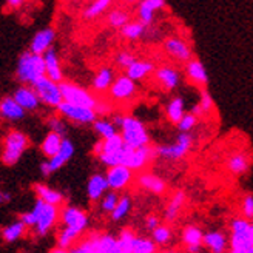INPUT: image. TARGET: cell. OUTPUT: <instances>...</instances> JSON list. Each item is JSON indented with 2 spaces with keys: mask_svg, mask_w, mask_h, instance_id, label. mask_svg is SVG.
Returning a JSON list of instances; mask_svg holds the SVG:
<instances>
[{
  "mask_svg": "<svg viewBox=\"0 0 253 253\" xmlns=\"http://www.w3.org/2000/svg\"><path fill=\"white\" fill-rule=\"evenodd\" d=\"M164 49H166V53L170 57L182 63H187L188 60L193 59L192 48L184 41L178 39V37H169V39H166V42H164Z\"/></svg>",
  "mask_w": 253,
  "mask_h": 253,
  "instance_id": "obj_16",
  "label": "cell"
},
{
  "mask_svg": "<svg viewBox=\"0 0 253 253\" xmlns=\"http://www.w3.org/2000/svg\"><path fill=\"white\" fill-rule=\"evenodd\" d=\"M93 153H94L97 158L104 153V137H102V139H99V141L93 145Z\"/></svg>",
  "mask_w": 253,
  "mask_h": 253,
  "instance_id": "obj_55",
  "label": "cell"
},
{
  "mask_svg": "<svg viewBox=\"0 0 253 253\" xmlns=\"http://www.w3.org/2000/svg\"><path fill=\"white\" fill-rule=\"evenodd\" d=\"M115 71L110 67H102L93 79V90L96 93H105L110 90V86L115 82Z\"/></svg>",
  "mask_w": 253,
  "mask_h": 253,
  "instance_id": "obj_29",
  "label": "cell"
},
{
  "mask_svg": "<svg viewBox=\"0 0 253 253\" xmlns=\"http://www.w3.org/2000/svg\"><path fill=\"white\" fill-rule=\"evenodd\" d=\"M158 244L153 241V238H139L136 236L131 244V253H155L158 249Z\"/></svg>",
  "mask_w": 253,
  "mask_h": 253,
  "instance_id": "obj_39",
  "label": "cell"
},
{
  "mask_svg": "<svg viewBox=\"0 0 253 253\" xmlns=\"http://www.w3.org/2000/svg\"><path fill=\"white\" fill-rule=\"evenodd\" d=\"M137 185L141 187L142 190L148 193H153V195H164L167 192V182L164 181L159 176L153 174V173H139L137 178H136Z\"/></svg>",
  "mask_w": 253,
  "mask_h": 253,
  "instance_id": "obj_18",
  "label": "cell"
},
{
  "mask_svg": "<svg viewBox=\"0 0 253 253\" xmlns=\"http://www.w3.org/2000/svg\"><path fill=\"white\" fill-rule=\"evenodd\" d=\"M252 243H253V219H252Z\"/></svg>",
  "mask_w": 253,
  "mask_h": 253,
  "instance_id": "obj_61",
  "label": "cell"
},
{
  "mask_svg": "<svg viewBox=\"0 0 253 253\" xmlns=\"http://www.w3.org/2000/svg\"><path fill=\"white\" fill-rule=\"evenodd\" d=\"M167 119L169 122L174 124V125H178L179 121L184 118L185 115V108H184V100L182 97H173L170 100V104L167 105Z\"/></svg>",
  "mask_w": 253,
  "mask_h": 253,
  "instance_id": "obj_35",
  "label": "cell"
},
{
  "mask_svg": "<svg viewBox=\"0 0 253 253\" xmlns=\"http://www.w3.org/2000/svg\"><path fill=\"white\" fill-rule=\"evenodd\" d=\"M145 30H147V25L142 23L141 20L128 22L124 28H121V34L126 41H137V39H141V37L144 36Z\"/></svg>",
  "mask_w": 253,
  "mask_h": 253,
  "instance_id": "obj_37",
  "label": "cell"
},
{
  "mask_svg": "<svg viewBox=\"0 0 253 253\" xmlns=\"http://www.w3.org/2000/svg\"><path fill=\"white\" fill-rule=\"evenodd\" d=\"M74 253H119L118 239L108 233H93L82 241L76 243Z\"/></svg>",
  "mask_w": 253,
  "mask_h": 253,
  "instance_id": "obj_4",
  "label": "cell"
},
{
  "mask_svg": "<svg viewBox=\"0 0 253 253\" xmlns=\"http://www.w3.org/2000/svg\"><path fill=\"white\" fill-rule=\"evenodd\" d=\"M193 147V136L190 134V131H181L174 144L169 145H158L156 148V155L162 159L167 161H181L184 159L188 151Z\"/></svg>",
  "mask_w": 253,
  "mask_h": 253,
  "instance_id": "obj_7",
  "label": "cell"
},
{
  "mask_svg": "<svg viewBox=\"0 0 253 253\" xmlns=\"http://www.w3.org/2000/svg\"><path fill=\"white\" fill-rule=\"evenodd\" d=\"M34 90L39 94L42 104L48 105V107H53V108H57L62 102H63V96H62V91H60V84L49 79L48 76H42V78L37 79L34 84Z\"/></svg>",
  "mask_w": 253,
  "mask_h": 253,
  "instance_id": "obj_9",
  "label": "cell"
},
{
  "mask_svg": "<svg viewBox=\"0 0 253 253\" xmlns=\"http://www.w3.org/2000/svg\"><path fill=\"white\" fill-rule=\"evenodd\" d=\"M122 147H125V141L121 133H116V134L104 139V153H111V151L121 150Z\"/></svg>",
  "mask_w": 253,
  "mask_h": 253,
  "instance_id": "obj_45",
  "label": "cell"
},
{
  "mask_svg": "<svg viewBox=\"0 0 253 253\" xmlns=\"http://www.w3.org/2000/svg\"><path fill=\"white\" fill-rule=\"evenodd\" d=\"M108 91H110V97L115 102H126V100H131L136 96L137 91L136 81H133L130 76L122 74L115 79Z\"/></svg>",
  "mask_w": 253,
  "mask_h": 253,
  "instance_id": "obj_13",
  "label": "cell"
},
{
  "mask_svg": "<svg viewBox=\"0 0 253 253\" xmlns=\"http://www.w3.org/2000/svg\"><path fill=\"white\" fill-rule=\"evenodd\" d=\"M27 0H6V5H8V8H12V9H17V8H20Z\"/></svg>",
  "mask_w": 253,
  "mask_h": 253,
  "instance_id": "obj_57",
  "label": "cell"
},
{
  "mask_svg": "<svg viewBox=\"0 0 253 253\" xmlns=\"http://www.w3.org/2000/svg\"><path fill=\"white\" fill-rule=\"evenodd\" d=\"M54 39H56V31L53 28H43L34 34L30 49L37 54H45L49 48H53Z\"/></svg>",
  "mask_w": 253,
  "mask_h": 253,
  "instance_id": "obj_21",
  "label": "cell"
},
{
  "mask_svg": "<svg viewBox=\"0 0 253 253\" xmlns=\"http://www.w3.org/2000/svg\"><path fill=\"white\" fill-rule=\"evenodd\" d=\"M67 136H62L60 133H56V131H51L49 130V133L45 136L43 139V142L41 145V151H42V155L46 156L48 159L49 158H53L54 155L59 153V150L63 144V139H65Z\"/></svg>",
  "mask_w": 253,
  "mask_h": 253,
  "instance_id": "obj_30",
  "label": "cell"
},
{
  "mask_svg": "<svg viewBox=\"0 0 253 253\" xmlns=\"http://www.w3.org/2000/svg\"><path fill=\"white\" fill-rule=\"evenodd\" d=\"M33 211L37 218V222L34 225V233L39 238L46 236L49 232L53 230V227L57 224V221L60 219L59 206L48 204V202H45L39 198H37V201H36Z\"/></svg>",
  "mask_w": 253,
  "mask_h": 253,
  "instance_id": "obj_5",
  "label": "cell"
},
{
  "mask_svg": "<svg viewBox=\"0 0 253 253\" xmlns=\"http://www.w3.org/2000/svg\"><path fill=\"white\" fill-rule=\"evenodd\" d=\"M185 199H187V195L182 192V190H178L170 199V202L166 207V213H164V218H166L167 222H174L179 216V211L182 210L184 204H185Z\"/></svg>",
  "mask_w": 253,
  "mask_h": 253,
  "instance_id": "obj_28",
  "label": "cell"
},
{
  "mask_svg": "<svg viewBox=\"0 0 253 253\" xmlns=\"http://www.w3.org/2000/svg\"><path fill=\"white\" fill-rule=\"evenodd\" d=\"M60 222L63 227H68V229L82 235L88 227V214L78 207L68 206L60 210Z\"/></svg>",
  "mask_w": 253,
  "mask_h": 253,
  "instance_id": "obj_15",
  "label": "cell"
},
{
  "mask_svg": "<svg viewBox=\"0 0 253 253\" xmlns=\"http://www.w3.org/2000/svg\"><path fill=\"white\" fill-rule=\"evenodd\" d=\"M155 71V65H153V62H150V60H134L131 65L125 70V74L126 76H130V78L133 81H142L145 79L147 76H150L151 73Z\"/></svg>",
  "mask_w": 253,
  "mask_h": 253,
  "instance_id": "obj_31",
  "label": "cell"
},
{
  "mask_svg": "<svg viewBox=\"0 0 253 253\" xmlns=\"http://www.w3.org/2000/svg\"><path fill=\"white\" fill-rule=\"evenodd\" d=\"M130 209H131L130 196H126V195H125V196H121V198H119V202H118V206H116V209L110 213L111 221H121V219H124V218L126 216V214H128Z\"/></svg>",
  "mask_w": 253,
  "mask_h": 253,
  "instance_id": "obj_41",
  "label": "cell"
},
{
  "mask_svg": "<svg viewBox=\"0 0 253 253\" xmlns=\"http://www.w3.org/2000/svg\"><path fill=\"white\" fill-rule=\"evenodd\" d=\"M28 147H30V139L27 134L19 130H9L3 137V147H2L3 166L6 167L16 166Z\"/></svg>",
  "mask_w": 253,
  "mask_h": 253,
  "instance_id": "obj_3",
  "label": "cell"
},
{
  "mask_svg": "<svg viewBox=\"0 0 253 253\" xmlns=\"http://www.w3.org/2000/svg\"><path fill=\"white\" fill-rule=\"evenodd\" d=\"M108 188H110V185H108V181H107V176L100 174V173L93 174L91 178L88 179V184H86L88 199H90L91 202L102 199V196L105 195V192Z\"/></svg>",
  "mask_w": 253,
  "mask_h": 253,
  "instance_id": "obj_23",
  "label": "cell"
},
{
  "mask_svg": "<svg viewBox=\"0 0 253 253\" xmlns=\"http://www.w3.org/2000/svg\"><path fill=\"white\" fill-rule=\"evenodd\" d=\"M45 57L43 54H37L31 49L25 51L19 56L17 68H16V78L20 84L33 85L37 79L45 76Z\"/></svg>",
  "mask_w": 253,
  "mask_h": 253,
  "instance_id": "obj_1",
  "label": "cell"
},
{
  "mask_svg": "<svg viewBox=\"0 0 253 253\" xmlns=\"http://www.w3.org/2000/svg\"><path fill=\"white\" fill-rule=\"evenodd\" d=\"M96 113H97V115H108V113H111V107L107 104V102H100V100H99V102H97V105H96Z\"/></svg>",
  "mask_w": 253,
  "mask_h": 253,
  "instance_id": "obj_54",
  "label": "cell"
},
{
  "mask_svg": "<svg viewBox=\"0 0 253 253\" xmlns=\"http://www.w3.org/2000/svg\"><path fill=\"white\" fill-rule=\"evenodd\" d=\"M156 155V148L144 145V147H139V148H133L130 147L128 155H126V159L124 162V166L130 167L133 171H142L148 164L155 159Z\"/></svg>",
  "mask_w": 253,
  "mask_h": 253,
  "instance_id": "obj_11",
  "label": "cell"
},
{
  "mask_svg": "<svg viewBox=\"0 0 253 253\" xmlns=\"http://www.w3.org/2000/svg\"><path fill=\"white\" fill-rule=\"evenodd\" d=\"M136 238V233L131 229H124L119 233L118 238V246H119V253H131V244Z\"/></svg>",
  "mask_w": 253,
  "mask_h": 253,
  "instance_id": "obj_43",
  "label": "cell"
},
{
  "mask_svg": "<svg viewBox=\"0 0 253 253\" xmlns=\"http://www.w3.org/2000/svg\"><path fill=\"white\" fill-rule=\"evenodd\" d=\"M192 113L193 115H196L198 118H202V115H204V110H202V107L199 104H196L193 108H192Z\"/></svg>",
  "mask_w": 253,
  "mask_h": 253,
  "instance_id": "obj_59",
  "label": "cell"
},
{
  "mask_svg": "<svg viewBox=\"0 0 253 253\" xmlns=\"http://www.w3.org/2000/svg\"><path fill=\"white\" fill-rule=\"evenodd\" d=\"M60 91H62L63 100L76 104V105H81V107L96 110V105L99 102L97 97L93 93L85 90V88H82L81 85H76V84L68 82V81L60 82Z\"/></svg>",
  "mask_w": 253,
  "mask_h": 253,
  "instance_id": "obj_8",
  "label": "cell"
},
{
  "mask_svg": "<svg viewBox=\"0 0 253 253\" xmlns=\"http://www.w3.org/2000/svg\"><path fill=\"white\" fill-rule=\"evenodd\" d=\"M107 181L111 190H116V192H121V190L126 188L134 179V171L124 166V164H119V166H113L108 167L107 171Z\"/></svg>",
  "mask_w": 253,
  "mask_h": 253,
  "instance_id": "obj_14",
  "label": "cell"
},
{
  "mask_svg": "<svg viewBox=\"0 0 253 253\" xmlns=\"http://www.w3.org/2000/svg\"><path fill=\"white\" fill-rule=\"evenodd\" d=\"M147 2L153 6L156 11H159V9H162L164 6H166V0H147Z\"/></svg>",
  "mask_w": 253,
  "mask_h": 253,
  "instance_id": "obj_56",
  "label": "cell"
},
{
  "mask_svg": "<svg viewBox=\"0 0 253 253\" xmlns=\"http://www.w3.org/2000/svg\"><path fill=\"white\" fill-rule=\"evenodd\" d=\"M185 76L187 79L196 86L206 88L209 85V74L202 62L198 59H192L185 63Z\"/></svg>",
  "mask_w": 253,
  "mask_h": 253,
  "instance_id": "obj_19",
  "label": "cell"
},
{
  "mask_svg": "<svg viewBox=\"0 0 253 253\" xmlns=\"http://www.w3.org/2000/svg\"><path fill=\"white\" fill-rule=\"evenodd\" d=\"M130 151V145L122 147L121 150H116V151H111V153H104L99 156V161L104 164L107 167H113V166H119V164H124L125 159H126V155H128Z\"/></svg>",
  "mask_w": 253,
  "mask_h": 253,
  "instance_id": "obj_36",
  "label": "cell"
},
{
  "mask_svg": "<svg viewBox=\"0 0 253 253\" xmlns=\"http://www.w3.org/2000/svg\"><path fill=\"white\" fill-rule=\"evenodd\" d=\"M182 243L185 250L190 253L201 252L202 246H204V232L196 225H188L182 232Z\"/></svg>",
  "mask_w": 253,
  "mask_h": 253,
  "instance_id": "obj_22",
  "label": "cell"
},
{
  "mask_svg": "<svg viewBox=\"0 0 253 253\" xmlns=\"http://www.w3.org/2000/svg\"><path fill=\"white\" fill-rule=\"evenodd\" d=\"M155 12H156V9L151 6L147 0H141V3H139V6H137L136 14H137V19L148 27V25H151L155 20Z\"/></svg>",
  "mask_w": 253,
  "mask_h": 253,
  "instance_id": "obj_42",
  "label": "cell"
},
{
  "mask_svg": "<svg viewBox=\"0 0 253 253\" xmlns=\"http://www.w3.org/2000/svg\"><path fill=\"white\" fill-rule=\"evenodd\" d=\"M121 134L125 144L133 148H139L150 144V134L145 125L134 116H124L121 125Z\"/></svg>",
  "mask_w": 253,
  "mask_h": 253,
  "instance_id": "obj_6",
  "label": "cell"
},
{
  "mask_svg": "<svg viewBox=\"0 0 253 253\" xmlns=\"http://www.w3.org/2000/svg\"><path fill=\"white\" fill-rule=\"evenodd\" d=\"M134 60H136V57H134L131 53H128V51H121V53H118V54H116V59H115L116 65H118L119 68H122V70H126V68H128Z\"/></svg>",
  "mask_w": 253,
  "mask_h": 253,
  "instance_id": "obj_48",
  "label": "cell"
},
{
  "mask_svg": "<svg viewBox=\"0 0 253 253\" xmlns=\"http://www.w3.org/2000/svg\"><path fill=\"white\" fill-rule=\"evenodd\" d=\"M12 96H14V99L27 111H36L37 108H39L41 102H42L33 85L22 84V86H19L17 90L12 93Z\"/></svg>",
  "mask_w": 253,
  "mask_h": 253,
  "instance_id": "obj_17",
  "label": "cell"
},
{
  "mask_svg": "<svg viewBox=\"0 0 253 253\" xmlns=\"http://www.w3.org/2000/svg\"><path fill=\"white\" fill-rule=\"evenodd\" d=\"M45 57V68H46V76L49 79H53L56 82H62L63 81V73H62V68H60V62H59V57L54 51V48H49L48 51L43 54Z\"/></svg>",
  "mask_w": 253,
  "mask_h": 253,
  "instance_id": "obj_27",
  "label": "cell"
},
{
  "mask_svg": "<svg viewBox=\"0 0 253 253\" xmlns=\"http://www.w3.org/2000/svg\"><path fill=\"white\" fill-rule=\"evenodd\" d=\"M241 213L243 216L247 219H253V195H247L243 199V206H241Z\"/></svg>",
  "mask_w": 253,
  "mask_h": 253,
  "instance_id": "obj_50",
  "label": "cell"
},
{
  "mask_svg": "<svg viewBox=\"0 0 253 253\" xmlns=\"http://www.w3.org/2000/svg\"><path fill=\"white\" fill-rule=\"evenodd\" d=\"M145 225H147L148 230H155L158 225H161V219L156 216V214H150V216L147 218V221H145Z\"/></svg>",
  "mask_w": 253,
  "mask_h": 253,
  "instance_id": "obj_53",
  "label": "cell"
},
{
  "mask_svg": "<svg viewBox=\"0 0 253 253\" xmlns=\"http://www.w3.org/2000/svg\"><path fill=\"white\" fill-rule=\"evenodd\" d=\"M57 111L62 118H67L68 121L74 122V124H93L97 119V113L94 108H86V107H81L71 102H63L57 107Z\"/></svg>",
  "mask_w": 253,
  "mask_h": 253,
  "instance_id": "obj_10",
  "label": "cell"
},
{
  "mask_svg": "<svg viewBox=\"0 0 253 253\" xmlns=\"http://www.w3.org/2000/svg\"><path fill=\"white\" fill-rule=\"evenodd\" d=\"M73 155H74V145H73V142L70 141L68 137H65V139H63V144H62L60 150H59V153L54 155L53 158H49L48 162H42L41 164L42 174L43 176H49L51 173L60 170L73 158Z\"/></svg>",
  "mask_w": 253,
  "mask_h": 253,
  "instance_id": "obj_12",
  "label": "cell"
},
{
  "mask_svg": "<svg viewBox=\"0 0 253 253\" xmlns=\"http://www.w3.org/2000/svg\"><path fill=\"white\" fill-rule=\"evenodd\" d=\"M107 22L111 28L121 30L128 22H131V17H130V12H126L124 9H113L107 17Z\"/></svg>",
  "mask_w": 253,
  "mask_h": 253,
  "instance_id": "obj_38",
  "label": "cell"
},
{
  "mask_svg": "<svg viewBox=\"0 0 253 253\" xmlns=\"http://www.w3.org/2000/svg\"><path fill=\"white\" fill-rule=\"evenodd\" d=\"M9 201H11V195L8 192H0V202L2 204H8Z\"/></svg>",
  "mask_w": 253,
  "mask_h": 253,
  "instance_id": "obj_58",
  "label": "cell"
},
{
  "mask_svg": "<svg viewBox=\"0 0 253 253\" xmlns=\"http://www.w3.org/2000/svg\"><path fill=\"white\" fill-rule=\"evenodd\" d=\"M19 218L28 225V229H34V225H36V222H37V218H36V214H34L33 210H31V211H27V213H22Z\"/></svg>",
  "mask_w": 253,
  "mask_h": 253,
  "instance_id": "obj_52",
  "label": "cell"
},
{
  "mask_svg": "<svg viewBox=\"0 0 253 253\" xmlns=\"http://www.w3.org/2000/svg\"><path fill=\"white\" fill-rule=\"evenodd\" d=\"M93 126H94V131L100 136V137H110L113 134H116L118 130H116V124L113 121H107V119H96L93 122Z\"/></svg>",
  "mask_w": 253,
  "mask_h": 253,
  "instance_id": "obj_40",
  "label": "cell"
},
{
  "mask_svg": "<svg viewBox=\"0 0 253 253\" xmlns=\"http://www.w3.org/2000/svg\"><path fill=\"white\" fill-rule=\"evenodd\" d=\"M155 79L164 90L171 91L179 85V73L171 67H161L155 71Z\"/></svg>",
  "mask_w": 253,
  "mask_h": 253,
  "instance_id": "obj_24",
  "label": "cell"
},
{
  "mask_svg": "<svg viewBox=\"0 0 253 253\" xmlns=\"http://www.w3.org/2000/svg\"><path fill=\"white\" fill-rule=\"evenodd\" d=\"M48 126L51 131H56V133H60L62 136H67V126L63 124V121L60 119V116H51L48 119Z\"/></svg>",
  "mask_w": 253,
  "mask_h": 253,
  "instance_id": "obj_49",
  "label": "cell"
},
{
  "mask_svg": "<svg viewBox=\"0 0 253 253\" xmlns=\"http://www.w3.org/2000/svg\"><path fill=\"white\" fill-rule=\"evenodd\" d=\"M198 116L196 115H193L192 111L190 113H185L184 115V118L179 121V124H178V130L179 131H192L195 126H196V124H198Z\"/></svg>",
  "mask_w": 253,
  "mask_h": 253,
  "instance_id": "obj_47",
  "label": "cell"
},
{
  "mask_svg": "<svg viewBox=\"0 0 253 253\" xmlns=\"http://www.w3.org/2000/svg\"><path fill=\"white\" fill-rule=\"evenodd\" d=\"M25 113H27V110L17 102L14 96H6L2 99V102H0V116L8 122L22 121Z\"/></svg>",
  "mask_w": 253,
  "mask_h": 253,
  "instance_id": "obj_20",
  "label": "cell"
},
{
  "mask_svg": "<svg viewBox=\"0 0 253 253\" xmlns=\"http://www.w3.org/2000/svg\"><path fill=\"white\" fill-rule=\"evenodd\" d=\"M113 2H115V0H93V2L84 9L82 17L85 20H94L102 16L104 12L111 6Z\"/></svg>",
  "mask_w": 253,
  "mask_h": 253,
  "instance_id": "obj_34",
  "label": "cell"
},
{
  "mask_svg": "<svg viewBox=\"0 0 253 253\" xmlns=\"http://www.w3.org/2000/svg\"><path fill=\"white\" fill-rule=\"evenodd\" d=\"M225 167L233 176H241L247 173V170L250 169V158L247 153L238 151V153H233L232 156H229V159L225 162Z\"/></svg>",
  "mask_w": 253,
  "mask_h": 253,
  "instance_id": "obj_25",
  "label": "cell"
},
{
  "mask_svg": "<svg viewBox=\"0 0 253 253\" xmlns=\"http://www.w3.org/2000/svg\"><path fill=\"white\" fill-rule=\"evenodd\" d=\"M28 229V225L25 224L20 218L14 222H11L9 225L3 227L2 229V239H3V243L6 244H12V243H16L19 241V239L25 235V232H27Z\"/></svg>",
  "mask_w": 253,
  "mask_h": 253,
  "instance_id": "obj_32",
  "label": "cell"
},
{
  "mask_svg": "<svg viewBox=\"0 0 253 253\" xmlns=\"http://www.w3.org/2000/svg\"><path fill=\"white\" fill-rule=\"evenodd\" d=\"M122 3H134V2H137V0H121Z\"/></svg>",
  "mask_w": 253,
  "mask_h": 253,
  "instance_id": "obj_60",
  "label": "cell"
},
{
  "mask_svg": "<svg viewBox=\"0 0 253 253\" xmlns=\"http://www.w3.org/2000/svg\"><path fill=\"white\" fill-rule=\"evenodd\" d=\"M229 247L232 253H252V219L241 216L230 221Z\"/></svg>",
  "mask_w": 253,
  "mask_h": 253,
  "instance_id": "obj_2",
  "label": "cell"
},
{
  "mask_svg": "<svg viewBox=\"0 0 253 253\" xmlns=\"http://www.w3.org/2000/svg\"><path fill=\"white\" fill-rule=\"evenodd\" d=\"M118 202H119V195H118V192H116V190H111L110 193L104 195L102 201H100V209H102L104 213H111L113 210L116 209Z\"/></svg>",
  "mask_w": 253,
  "mask_h": 253,
  "instance_id": "obj_46",
  "label": "cell"
},
{
  "mask_svg": "<svg viewBox=\"0 0 253 253\" xmlns=\"http://www.w3.org/2000/svg\"><path fill=\"white\" fill-rule=\"evenodd\" d=\"M33 192L36 193V196L39 199L48 202V204H53V206H62L63 201H65V198H63V195L60 192L49 188L48 185H45L42 182L34 184L33 185Z\"/></svg>",
  "mask_w": 253,
  "mask_h": 253,
  "instance_id": "obj_26",
  "label": "cell"
},
{
  "mask_svg": "<svg viewBox=\"0 0 253 253\" xmlns=\"http://www.w3.org/2000/svg\"><path fill=\"white\" fill-rule=\"evenodd\" d=\"M199 105L202 107V110H204V115H207V113H210L214 107V102H213V99L210 96L209 91H202L201 93V99H199Z\"/></svg>",
  "mask_w": 253,
  "mask_h": 253,
  "instance_id": "obj_51",
  "label": "cell"
},
{
  "mask_svg": "<svg viewBox=\"0 0 253 253\" xmlns=\"http://www.w3.org/2000/svg\"><path fill=\"white\" fill-rule=\"evenodd\" d=\"M151 238L158 246H167L171 241V230L169 225H158L155 230H151Z\"/></svg>",
  "mask_w": 253,
  "mask_h": 253,
  "instance_id": "obj_44",
  "label": "cell"
},
{
  "mask_svg": "<svg viewBox=\"0 0 253 253\" xmlns=\"http://www.w3.org/2000/svg\"><path fill=\"white\" fill-rule=\"evenodd\" d=\"M204 247L213 253H222L227 249V236L222 232L204 233Z\"/></svg>",
  "mask_w": 253,
  "mask_h": 253,
  "instance_id": "obj_33",
  "label": "cell"
}]
</instances>
